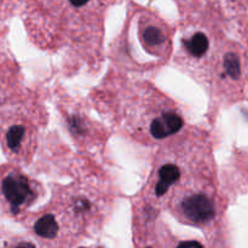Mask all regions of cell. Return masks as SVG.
I'll return each mask as SVG.
<instances>
[{"label": "cell", "mask_w": 248, "mask_h": 248, "mask_svg": "<svg viewBox=\"0 0 248 248\" xmlns=\"http://www.w3.org/2000/svg\"><path fill=\"white\" fill-rule=\"evenodd\" d=\"M176 248H205L201 242L196 241V240H186V241H182L177 245Z\"/></svg>", "instance_id": "8"}, {"label": "cell", "mask_w": 248, "mask_h": 248, "mask_svg": "<svg viewBox=\"0 0 248 248\" xmlns=\"http://www.w3.org/2000/svg\"><path fill=\"white\" fill-rule=\"evenodd\" d=\"M174 217L184 224L211 228L220 217V201L213 178L191 183L169 198Z\"/></svg>", "instance_id": "3"}, {"label": "cell", "mask_w": 248, "mask_h": 248, "mask_svg": "<svg viewBox=\"0 0 248 248\" xmlns=\"http://www.w3.org/2000/svg\"><path fill=\"white\" fill-rule=\"evenodd\" d=\"M36 127L27 116H0V140L5 153L16 161H27L33 154Z\"/></svg>", "instance_id": "5"}, {"label": "cell", "mask_w": 248, "mask_h": 248, "mask_svg": "<svg viewBox=\"0 0 248 248\" xmlns=\"http://www.w3.org/2000/svg\"><path fill=\"white\" fill-rule=\"evenodd\" d=\"M31 228H33L34 234L40 239L53 240L58 236V234L61 232V228L63 227L58 220L56 213L53 211H50V212L39 213L34 219Z\"/></svg>", "instance_id": "7"}, {"label": "cell", "mask_w": 248, "mask_h": 248, "mask_svg": "<svg viewBox=\"0 0 248 248\" xmlns=\"http://www.w3.org/2000/svg\"><path fill=\"white\" fill-rule=\"evenodd\" d=\"M80 248H86V247H80Z\"/></svg>", "instance_id": "10"}, {"label": "cell", "mask_w": 248, "mask_h": 248, "mask_svg": "<svg viewBox=\"0 0 248 248\" xmlns=\"http://www.w3.org/2000/svg\"><path fill=\"white\" fill-rule=\"evenodd\" d=\"M137 36L145 52L150 56L167 58L171 47V33L162 19L150 14H142L138 18Z\"/></svg>", "instance_id": "6"}, {"label": "cell", "mask_w": 248, "mask_h": 248, "mask_svg": "<svg viewBox=\"0 0 248 248\" xmlns=\"http://www.w3.org/2000/svg\"><path fill=\"white\" fill-rule=\"evenodd\" d=\"M148 248H150V247H148Z\"/></svg>", "instance_id": "11"}, {"label": "cell", "mask_w": 248, "mask_h": 248, "mask_svg": "<svg viewBox=\"0 0 248 248\" xmlns=\"http://www.w3.org/2000/svg\"><path fill=\"white\" fill-rule=\"evenodd\" d=\"M9 248H35V246H34L31 242L29 241H18V242H15L14 245H12L11 247Z\"/></svg>", "instance_id": "9"}, {"label": "cell", "mask_w": 248, "mask_h": 248, "mask_svg": "<svg viewBox=\"0 0 248 248\" xmlns=\"http://www.w3.org/2000/svg\"><path fill=\"white\" fill-rule=\"evenodd\" d=\"M41 188L19 169L0 167V208L10 217L19 218L40 198Z\"/></svg>", "instance_id": "4"}, {"label": "cell", "mask_w": 248, "mask_h": 248, "mask_svg": "<svg viewBox=\"0 0 248 248\" xmlns=\"http://www.w3.org/2000/svg\"><path fill=\"white\" fill-rule=\"evenodd\" d=\"M128 93L125 118L128 130L144 140L160 142L176 135L184 126L181 111L170 99L144 85H136Z\"/></svg>", "instance_id": "1"}, {"label": "cell", "mask_w": 248, "mask_h": 248, "mask_svg": "<svg viewBox=\"0 0 248 248\" xmlns=\"http://www.w3.org/2000/svg\"><path fill=\"white\" fill-rule=\"evenodd\" d=\"M208 65L210 82L218 98L228 103L244 99L248 91V35L225 39Z\"/></svg>", "instance_id": "2"}]
</instances>
